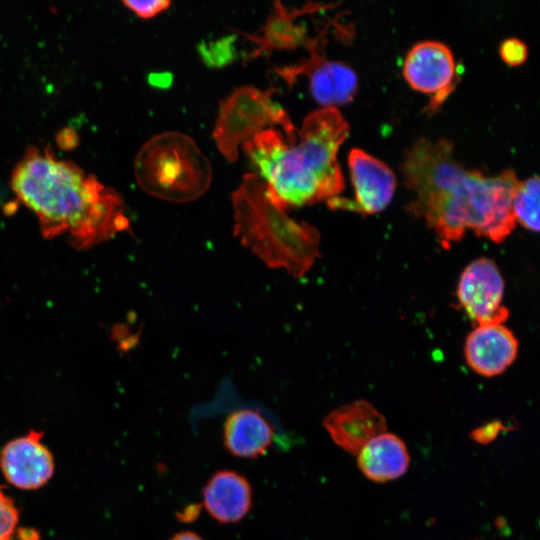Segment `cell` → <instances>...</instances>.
<instances>
[{
	"label": "cell",
	"mask_w": 540,
	"mask_h": 540,
	"mask_svg": "<svg viewBox=\"0 0 540 540\" xmlns=\"http://www.w3.org/2000/svg\"><path fill=\"white\" fill-rule=\"evenodd\" d=\"M401 169L414 193L407 209L425 219L444 248L467 229L501 243L515 228L512 198L519 180L512 169L494 176L466 169L450 141L425 137L409 147Z\"/></svg>",
	"instance_id": "obj_1"
},
{
	"label": "cell",
	"mask_w": 540,
	"mask_h": 540,
	"mask_svg": "<svg viewBox=\"0 0 540 540\" xmlns=\"http://www.w3.org/2000/svg\"><path fill=\"white\" fill-rule=\"evenodd\" d=\"M10 184L47 240L66 236L72 247L89 249L130 229L121 195L49 147H28Z\"/></svg>",
	"instance_id": "obj_2"
},
{
	"label": "cell",
	"mask_w": 540,
	"mask_h": 540,
	"mask_svg": "<svg viewBox=\"0 0 540 540\" xmlns=\"http://www.w3.org/2000/svg\"><path fill=\"white\" fill-rule=\"evenodd\" d=\"M234 235L268 267L302 277L320 256V234L291 219L270 199L265 182L246 173L231 196Z\"/></svg>",
	"instance_id": "obj_3"
},
{
	"label": "cell",
	"mask_w": 540,
	"mask_h": 540,
	"mask_svg": "<svg viewBox=\"0 0 540 540\" xmlns=\"http://www.w3.org/2000/svg\"><path fill=\"white\" fill-rule=\"evenodd\" d=\"M134 175L145 193L172 203H186L207 192L212 167L190 136L166 131L140 148L134 161Z\"/></svg>",
	"instance_id": "obj_4"
},
{
	"label": "cell",
	"mask_w": 540,
	"mask_h": 540,
	"mask_svg": "<svg viewBox=\"0 0 540 540\" xmlns=\"http://www.w3.org/2000/svg\"><path fill=\"white\" fill-rule=\"evenodd\" d=\"M242 148L259 170L271 201L280 209L323 200L318 185L299 166L293 144L279 130L264 129Z\"/></svg>",
	"instance_id": "obj_5"
},
{
	"label": "cell",
	"mask_w": 540,
	"mask_h": 540,
	"mask_svg": "<svg viewBox=\"0 0 540 540\" xmlns=\"http://www.w3.org/2000/svg\"><path fill=\"white\" fill-rule=\"evenodd\" d=\"M274 91L242 86L220 102L213 139L218 150L229 162L238 159V148L241 144L266 126H281L287 141L290 144L297 142L296 129L287 112L271 99Z\"/></svg>",
	"instance_id": "obj_6"
},
{
	"label": "cell",
	"mask_w": 540,
	"mask_h": 540,
	"mask_svg": "<svg viewBox=\"0 0 540 540\" xmlns=\"http://www.w3.org/2000/svg\"><path fill=\"white\" fill-rule=\"evenodd\" d=\"M348 133L349 124L336 107L310 112L298 132L294 144L298 163L318 185L323 200L338 196L344 188L336 156Z\"/></svg>",
	"instance_id": "obj_7"
},
{
	"label": "cell",
	"mask_w": 540,
	"mask_h": 540,
	"mask_svg": "<svg viewBox=\"0 0 540 540\" xmlns=\"http://www.w3.org/2000/svg\"><path fill=\"white\" fill-rule=\"evenodd\" d=\"M505 283L496 263L481 257L462 271L457 286L460 306L477 325L503 324L509 310L503 305Z\"/></svg>",
	"instance_id": "obj_8"
},
{
	"label": "cell",
	"mask_w": 540,
	"mask_h": 540,
	"mask_svg": "<svg viewBox=\"0 0 540 540\" xmlns=\"http://www.w3.org/2000/svg\"><path fill=\"white\" fill-rule=\"evenodd\" d=\"M348 164L354 199L335 196L328 199V206L363 214H374L385 209L391 202L396 188V178L392 169L359 148L350 150Z\"/></svg>",
	"instance_id": "obj_9"
},
{
	"label": "cell",
	"mask_w": 540,
	"mask_h": 540,
	"mask_svg": "<svg viewBox=\"0 0 540 540\" xmlns=\"http://www.w3.org/2000/svg\"><path fill=\"white\" fill-rule=\"evenodd\" d=\"M403 75L412 88L434 94L427 107L429 111H434L455 86L457 71L453 52L440 41H420L408 51L403 63Z\"/></svg>",
	"instance_id": "obj_10"
},
{
	"label": "cell",
	"mask_w": 540,
	"mask_h": 540,
	"mask_svg": "<svg viewBox=\"0 0 540 540\" xmlns=\"http://www.w3.org/2000/svg\"><path fill=\"white\" fill-rule=\"evenodd\" d=\"M43 433L32 430L9 441L0 453V468L5 479L22 490L44 486L53 476L54 458L42 443Z\"/></svg>",
	"instance_id": "obj_11"
},
{
	"label": "cell",
	"mask_w": 540,
	"mask_h": 540,
	"mask_svg": "<svg viewBox=\"0 0 540 540\" xmlns=\"http://www.w3.org/2000/svg\"><path fill=\"white\" fill-rule=\"evenodd\" d=\"M518 349L517 338L503 324L477 325L466 337L464 356L475 373L493 377L516 360Z\"/></svg>",
	"instance_id": "obj_12"
},
{
	"label": "cell",
	"mask_w": 540,
	"mask_h": 540,
	"mask_svg": "<svg viewBox=\"0 0 540 540\" xmlns=\"http://www.w3.org/2000/svg\"><path fill=\"white\" fill-rule=\"evenodd\" d=\"M323 424L331 439L354 455L372 438L387 431L384 416L366 400L334 409L324 418Z\"/></svg>",
	"instance_id": "obj_13"
},
{
	"label": "cell",
	"mask_w": 540,
	"mask_h": 540,
	"mask_svg": "<svg viewBox=\"0 0 540 540\" xmlns=\"http://www.w3.org/2000/svg\"><path fill=\"white\" fill-rule=\"evenodd\" d=\"M204 508L217 522L241 521L252 506V487L247 478L234 470L215 472L202 490Z\"/></svg>",
	"instance_id": "obj_14"
},
{
	"label": "cell",
	"mask_w": 540,
	"mask_h": 540,
	"mask_svg": "<svg viewBox=\"0 0 540 540\" xmlns=\"http://www.w3.org/2000/svg\"><path fill=\"white\" fill-rule=\"evenodd\" d=\"M273 441L274 428L259 410L236 409L224 421L223 444L233 456L258 458L267 453Z\"/></svg>",
	"instance_id": "obj_15"
},
{
	"label": "cell",
	"mask_w": 540,
	"mask_h": 540,
	"mask_svg": "<svg viewBox=\"0 0 540 540\" xmlns=\"http://www.w3.org/2000/svg\"><path fill=\"white\" fill-rule=\"evenodd\" d=\"M357 463L370 480L386 482L402 476L410 456L403 440L387 431L375 436L357 453Z\"/></svg>",
	"instance_id": "obj_16"
},
{
	"label": "cell",
	"mask_w": 540,
	"mask_h": 540,
	"mask_svg": "<svg viewBox=\"0 0 540 540\" xmlns=\"http://www.w3.org/2000/svg\"><path fill=\"white\" fill-rule=\"evenodd\" d=\"M308 72L310 92L324 107L346 104L357 91V75L343 62L320 59Z\"/></svg>",
	"instance_id": "obj_17"
},
{
	"label": "cell",
	"mask_w": 540,
	"mask_h": 540,
	"mask_svg": "<svg viewBox=\"0 0 540 540\" xmlns=\"http://www.w3.org/2000/svg\"><path fill=\"white\" fill-rule=\"evenodd\" d=\"M298 13L288 11L280 2L275 3L260 35H247L258 44L256 54L272 49H292L308 44L307 31L294 22Z\"/></svg>",
	"instance_id": "obj_18"
},
{
	"label": "cell",
	"mask_w": 540,
	"mask_h": 540,
	"mask_svg": "<svg viewBox=\"0 0 540 540\" xmlns=\"http://www.w3.org/2000/svg\"><path fill=\"white\" fill-rule=\"evenodd\" d=\"M539 177L519 181L512 198L515 222L530 231H539Z\"/></svg>",
	"instance_id": "obj_19"
},
{
	"label": "cell",
	"mask_w": 540,
	"mask_h": 540,
	"mask_svg": "<svg viewBox=\"0 0 540 540\" xmlns=\"http://www.w3.org/2000/svg\"><path fill=\"white\" fill-rule=\"evenodd\" d=\"M234 36H226L211 42H202L198 51L204 63L210 67H222L235 58Z\"/></svg>",
	"instance_id": "obj_20"
},
{
	"label": "cell",
	"mask_w": 540,
	"mask_h": 540,
	"mask_svg": "<svg viewBox=\"0 0 540 540\" xmlns=\"http://www.w3.org/2000/svg\"><path fill=\"white\" fill-rule=\"evenodd\" d=\"M19 520L13 500L0 488V540H11Z\"/></svg>",
	"instance_id": "obj_21"
},
{
	"label": "cell",
	"mask_w": 540,
	"mask_h": 540,
	"mask_svg": "<svg viewBox=\"0 0 540 540\" xmlns=\"http://www.w3.org/2000/svg\"><path fill=\"white\" fill-rule=\"evenodd\" d=\"M501 58L510 65L522 64L528 55L526 44L518 38L505 39L500 45Z\"/></svg>",
	"instance_id": "obj_22"
},
{
	"label": "cell",
	"mask_w": 540,
	"mask_h": 540,
	"mask_svg": "<svg viewBox=\"0 0 540 540\" xmlns=\"http://www.w3.org/2000/svg\"><path fill=\"white\" fill-rule=\"evenodd\" d=\"M123 4L138 17L149 19L166 10L171 2L168 0L123 1Z\"/></svg>",
	"instance_id": "obj_23"
},
{
	"label": "cell",
	"mask_w": 540,
	"mask_h": 540,
	"mask_svg": "<svg viewBox=\"0 0 540 540\" xmlns=\"http://www.w3.org/2000/svg\"><path fill=\"white\" fill-rule=\"evenodd\" d=\"M56 140L58 146L65 150L73 149L78 144V136L76 132L70 128L59 131Z\"/></svg>",
	"instance_id": "obj_24"
},
{
	"label": "cell",
	"mask_w": 540,
	"mask_h": 540,
	"mask_svg": "<svg viewBox=\"0 0 540 540\" xmlns=\"http://www.w3.org/2000/svg\"><path fill=\"white\" fill-rule=\"evenodd\" d=\"M498 431V424L488 425L475 431L474 438L479 442L486 443L487 441L492 440L497 435Z\"/></svg>",
	"instance_id": "obj_25"
},
{
	"label": "cell",
	"mask_w": 540,
	"mask_h": 540,
	"mask_svg": "<svg viewBox=\"0 0 540 540\" xmlns=\"http://www.w3.org/2000/svg\"><path fill=\"white\" fill-rule=\"evenodd\" d=\"M149 82L156 87L166 88L172 82L170 73H154L149 76Z\"/></svg>",
	"instance_id": "obj_26"
},
{
	"label": "cell",
	"mask_w": 540,
	"mask_h": 540,
	"mask_svg": "<svg viewBox=\"0 0 540 540\" xmlns=\"http://www.w3.org/2000/svg\"><path fill=\"white\" fill-rule=\"evenodd\" d=\"M199 511L200 509L198 506L190 505L183 512L180 513L179 519L181 521L189 522L197 517Z\"/></svg>",
	"instance_id": "obj_27"
},
{
	"label": "cell",
	"mask_w": 540,
	"mask_h": 540,
	"mask_svg": "<svg viewBox=\"0 0 540 540\" xmlns=\"http://www.w3.org/2000/svg\"><path fill=\"white\" fill-rule=\"evenodd\" d=\"M169 540H203L197 533L192 531H181L173 535Z\"/></svg>",
	"instance_id": "obj_28"
},
{
	"label": "cell",
	"mask_w": 540,
	"mask_h": 540,
	"mask_svg": "<svg viewBox=\"0 0 540 540\" xmlns=\"http://www.w3.org/2000/svg\"><path fill=\"white\" fill-rule=\"evenodd\" d=\"M24 531L26 532V534H24L23 532H21L20 534L22 540H36V538L38 537L36 531H32L31 534H28V530Z\"/></svg>",
	"instance_id": "obj_29"
}]
</instances>
